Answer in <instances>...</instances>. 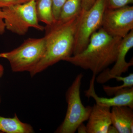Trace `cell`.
Returning a JSON list of instances; mask_svg holds the SVG:
<instances>
[{"instance_id":"ac0fdd59","label":"cell","mask_w":133,"mask_h":133,"mask_svg":"<svg viewBox=\"0 0 133 133\" xmlns=\"http://www.w3.org/2000/svg\"><path fill=\"white\" fill-rule=\"evenodd\" d=\"M30 1V0H0V8H3L18 4H23Z\"/></svg>"},{"instance_id":"3957f363","label":"cell","mask_w":133,"mask_h":133,"mask_svg":"<svg viewBox=\"0 0 133 133\" xmlns=\"http://www.w3.org/2000/svg\"><path fill=\"white\" fill-rule=\"evenodd\" d=\"M45 50L44 37L26 39L18 48L0 53V57L7 59L12 71H31L42 59Z\"/></svg>"},{"instance_id":"5b68a950","label":"cell","mask_w":133,"mask_h":133,"mask_svg":"<svg viewBox=\"0 0 133 133\" xmlns=\"http://www.w3.org/2000/svg\"><path fill=\"white\" fill-rule=\"evenodd\" d=\"M36 0L2 8L5 29L12 33L24 35L30 28L43 31L39 24L36 9Z\"/></svg>"},{"instance_id":"277c9868","label":"cell","mask_w":133,"mask_h":133,"mask_svg":"<svg viewBox=\"0 0 133 133\" xmlns=\"http://www.w3.org/2000/svg\"><path fill=\"white\" fill-rule=\"evenodd\" d=\"M83 75L78 74L65 94L67 103L66 115L56 133H74L80 124L88 120L92 107H85L80 97V88Z\"/></svg>"},{"instance_id":"8fae6325","label":"cell","mask_w":133,"mask_h":133,"mask_svg":"<svg viewBox=\"0 0 133 133\" xmlns=\"http://www.w3.org/2000/svg\"><path fill=\"white\" fill-rule=\"evenodd\" d=\"M133 109L127 106L114 107L111 109L112 125L119 133H133Z\"/></svg>"},{"instance_id":"e0dca14e","label":"cell","mask_w":133,"mask_h":133,"mask_svg":"<svg viewBox=\"0 0 133 133\" xmlns=\"http://www.w3.org/2000/svg\"><path fill=\"white\" fill-rule=\"evenodd\" d=\"M67 0H52V11L56 21L59 19L63 6Z\"/></svg>"},{"instance_id":"2e32d148","label":"cell","mask_w":133,"mask_h":133,"mask_svg":"<svg viewBox=\"0 0 133 133\" xmlns=\"http://www.w3.org/2000/svg\"><path fill=\"white\" fill-rule=\"evenodd\" d=\"M133 3V0H106V8L116 9L124 7Z\"/></svg>"},{"instance_id":"4fadbf2b","label":"cell","mask_w":133,"mask_h":133,"mask_svg":"<svg viewBox=\"0 0 133 133\" xmlns=\"http://www.w3.org/2000/svg\"><path fill=\"white\" fill-rule=\"evenodd\" d=\"M36 9L39 21L50 25L56 21L52 11V0H36Z\"/></svg>"},{"instance_id":"cb8c5ba5","label":"cell","mask_w":133,"mask_h":133,"mask_svg":"<svg viewBox=\"0 0 133 133\" xmlns=\"http://www.w3.org/2000/svg\"><path fill=\"white\" fill-rule=\"evenodd\" d=\"M1 97H0V104H1Z\"/></svg>"},{"instance_id":"ba28073f","label":"cell","mask_w":133,"mask_h":133,"mask_svg":"<svg viewBox=\"0 0 133 133\" xmlns=\"http://www.w3.org/2000/svg\"><path fill=\"white\" fill-rule=\"evenodd\" d=\"M133 47V30L124 38H122L119 45L118 54L115 64L111 69H105L99 73L95 78L100 84H104L116 76H121L128 71L130 66H132L133 61L128 62L126 56Z\"/></svg>"},{"instance_id":"6da1fadb","label":"cell","mask_w":133,"mask_h":133,"mask_svg":"<svg viewBox=\"0 0 133 133\" xmlns=\"http://www.w3.org/2000/svg\"><path fill=\"white\" fill-rule=\"evenodd\" d=\"M80 14L69 21H57L44 27L45 53L37 65L29 72L31 77L72 56L75 34Z\"/></svg>"},{"instance_id":"603a6c76","label":"cell","mask_w":133,"mask_h":133,"mask_svg":"<svg viewBox=\"0 0 133 133\" xmlns=\"http://www.w3.org/2000/svg\"><path fill=\"white\" fill-rule=\"evenodd\" d=\"M4 72V68L2 65L0 64V78L3 75Z\"/></svg>"},{"instance_id":"52a82bcc","label":"cell","mask_w":133,"mask_h":133,"mask_svg":"<svg viewBox=\"0 0 133 133\" xmlns=\"http://www.w3.org/2000/svg\"><path fill=\"white\" fill-rule=\"evenodd\" d=\"M101 28L110 35L124 38L133 30V6L114 9L106 8Z\"/></svg>"},{"instance_id":"7c38bea8","label":"cell","mask_w":133,"mask_h":133,"mask_svg":"<svg viewBox=\"0 0 133 133\" xmlns=\"http://www.w3.org/2000/svg\"><path fill=\"white\" fill-rule=\"evenodd\" d=\"M0 131L6 133H33L31 125L22 122L15 114L13 118L0 116Z\"/></svg>"},{"instance_id":"30bf717a","label":"cell","mask_w":133,"mask_h":133,"mask_svg":"<svg viewBox=\"0 0 133 133\" xmlns=\"http://www.w3.org/2000/svg\"><path fill=\"white\" fill-rule=\"evenodd\" d=\"M88 120L87 133H107L112 125L111 108L94 104Z\"/></svg>"},{"instance_id":"7402d4cb","label":"cell","mask_w":133,"mask_h":133,"mask_svg":"<svg viewBox=\"0 0 133 133\" xmlns=\"http://www.w3.org/2000/svg\"><path fill=\"white\" fill-rule=\"evenodd\" d=\"M107 133H119V132L117 129L114 126L111 125L109 126L108 130Z\"/></svg>"},{"instance_id":"9c48e42d","label":"cell","mask_w":133,"mask_h":133,"mask_svg":"<svg viewBox=\"0 0 133 133\" xmlns=\"http://www.w3.org/2000/svg\"><path fill=\"white\" fill-rule=\"evenodd\" d=\"M96 76L93 74L88 90L85 91V97L94 99L96 104L108 107L127 106L133 109V87L120 91L111 98L99 97L95 91L94 83Z\"/></svg>"},{"instance_id":"ffe728a7","label":"cell","mask_w":133,"mask_h":133,"mask_svg":"<svg viewBox=\"0 0 133 133\" xmlns=\"http://www.w3.org/2000/svg\"><path fill=\"white\" fill-rule=\"evenodd\" d=\"M5 24L3 18L2 9L0 8V35L5 33Z\"/></svg>"},{"instance_id":"5bb4252c","label":"cell","mask_w":133,"mask_h":133,"mask_svg":"<svg viewBox=\"0 0 133 133\" xmlns=\"http://www.w3.org/2000/svg\"><path fill=\"white\" fill-rule=\"evenodd\" d=\"M82 10L81 0H67L62 8L57 21H69L79 15Z\"/></svg>"},{"instance_id":"7a4b0ae2","label":"cell","mask_w":133,"mask_h":133,"mask_svg":"<svg viewBox=\"0 0 133 133\" xmlns=\"http://www.w3.org/2000/svg\"><path fill=\"white\" fill-rule=\"evenodd\" d=\"M122 38L113 36L101 28L91 36L88 45L78 54L64 60L97 75L115 62Z\"/></svg>"},{"instance_id":"9a60e30c","label":"cell","mask_w":133,"mask_h":133,"mask_svg":"<svg viewBox=\"0 0 133 133\" xmlns=\"http://www.w3.org/2000/svg\"><path fill=\"white\" fill-rule=\"evenodd\" d=\"M123 84L117 86L111 87L109 86H103L104 91L108 96H112L116 94L117 93L125 88H130L133 87V74L130 73L128 76H126Z\"/></svg>"},{"instance_id":"44dd1931","label":"cell","mask_w":133,"mask_h":133,"mask_svg":"<svg viewBox=\"0 0 133 133\" xmlns=\"http://www.w3.org/2000/svg\"><path fill=\"white\" fill-rule=\"evenodd\" d=\"M77 131L78 133H87L86 126L84 124V123L80 124L78 126Z\"/></svg>"},{"instance_id":"8992f818","label":"cell","mask_w":133,"mask_h":133,"mask_svg":"<svg viewBox=\"0 0 133 133\" xmlns=\"http://www.w3.org/2000/svg\"><path fill=\"white\" fill-rule=\"evenodd\" d=\"M106 9V0H97L90 9H82L76 29L72 55L84 50L92 35L101 28Z\"/></svg>"},{"instance_id":"d6986e66","label":"cell","mask_w":133,"mask_h":133,"mask_svg":"<svg viewBox=\"0 0 133 133\" xmlns=\"http://www.w3.org/2000/svg\"><path fill=\"white\" fill-rule=\"evenodd\" d=\"M97 0H81L82 9L88 10L94 4Z\"/></svg>"}]
</instances>
